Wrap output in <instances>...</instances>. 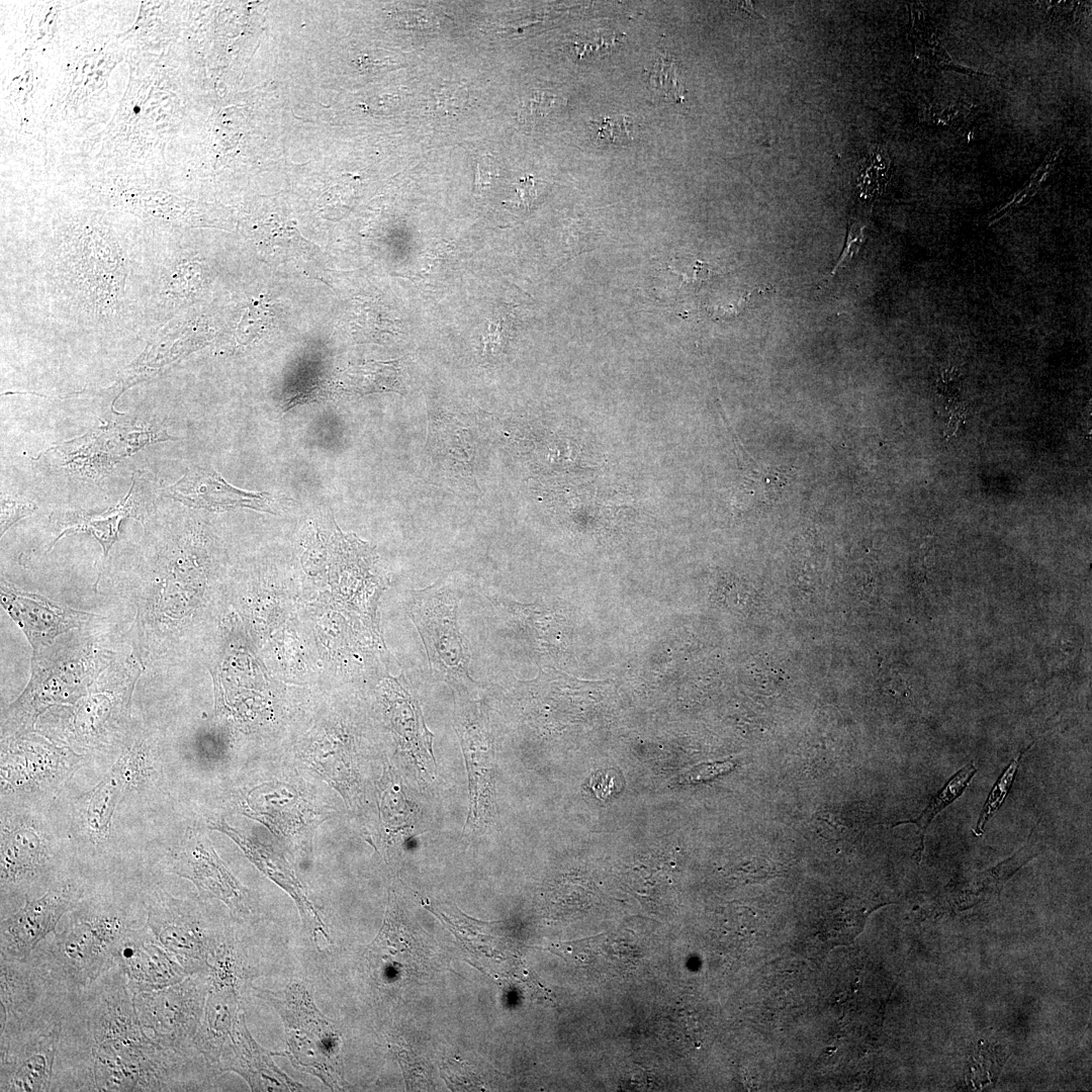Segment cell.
<instances>
[{
  "label": "cell",
  "mask_w": 1092,
  "mask_h": 1092,
  "mask_svg": "<svg viewBox=\"0 0 1092 1092\" xmlns=\"http://www.w3.org/2000/svg\"><path fill=\"white\" fill-rule=\"evenodd\" d=\"M497 177L498 168L495 160L488 155L482 156L476 164L475 188L477 191L490 186Z\"/></svg>",
  "instance_id": "83f0119b"
},
{
  "label": "cell",
  "mask_w": 1092,
  "mask_h": 1092,
  "mask_svg": "<svg viewBox=\"0 0 1092 1092\" xmlns=\"http://www.w3.org/2000/svg\"><path fill=\"white\" fill-rule=\"evenodd\" d=\"M0 595L3 609L22 630L33 654L53 644L57 636L81 628L96 616L19 589L3 579Z\"/></svg>",
  "instance_id": "ba28073f"
},
{
  "label": "cell",
  "mask_w": 1092,
  "mask_h": 1092,
  "mask_svg": "<svg viewBox=\"0 0 1092 1092\" xmlns=\"http://www.w3.org/2000/svg\"><path fill=\"white\" fill-rule=\"evenodd\" d=\"M140 673L138 662L129 658L104 671L101 678L98 676L76 709L74 727L77 734L99 737L111 725L110 720L115 722L123 716Z\"/></svg>",
  "instance_id": "30bf717a"
},
{
  "label": "cell",
  "mask_w": 1092,
  "mask_h": 1092,
  "mask_svg": "<svg viewBox=\"0 0 1092 1092\" xmlns=\"http://www.w3.org/2000/svg\"><path fill=\"white\" fill-rule=\"evenodd\" d=\"M733 767L731 762H715L710 764H703L696 767L686 776L680 778V782L684 783H696L703 780H708L716 777L720 774L728 771Z\"/></svg>",
  "instance_id": "f1b7e54d"
},
{
  "label": "cell",
  "mask_w": 1092,
  "mask_h": 1092,
  "mask_svg": "<svg viewBox=\"0 0 1092 1092\" xmlns=\"http://www.w3.org/2000/svg\"><path fill=\"white\" fill-rule=\"evenodd\" d=\"M389 702L392 723L400 736L420 753L433 757L432 737L427 730L421 708L407 690L397 680L389 681Z\"/></svg>",
  "instance_id": "d6986e66"
},
{
  "label": "cell",
  "mask_w": 1092,
  "mask_h": 1092,
  "mask_svg": "<svg viewBox=\"0 0 1092 1092\" xmlns=\"http://www.w3.org/2000/svg\"><path fill=\"white\" fill-rule=\"evenodd\" d=\"M139 477L140 482L138 476L134 475L132 486L123 502L103 515L87 516L82 512L60 513L56 518L60 533L53 545L64 535L85 531L92 534L99 541L103 548L104 557H106L110 547L117 539L120 521L128 516L144 521L145 514L149 512L145 508L150 505V502L145 500L147 495L142 493L144 487L142 484L145 477H142V475H139Z\"/></svg>",
  "instance_id": "9a60e30c"
},
{
  "label": "cell",
  "mask_w": 1092,
  "mask_h": 1092,
  "mask_svg": "<svg viewBox=\"0 0 1092 1092\" xmlns=\"http://www.w3.org/2000/svg\"><path fill=\"white\" fill-rule=\"evenodd\" d=\"M174 872L191 881L204 899H218L232 910L240 909L243 888L217 856L210 842L191 833L178 853Z\"/></svg>",
  "instance_id": "4fadbf2b"
},
{
  "label": "cell",
  "mask_w": 1092,
  "mask_h": 1092,
  "mask_svg": "<svg viewBox=\"0 0 1092 1092\" xmlns=\"http://www.w3.org/2000/svg\"><path fill=\"white\" fill-rule=\"evenodd\" d=\"M21 962L1 958V1031L24 1010L32 997L30 978Z\"/></svg>",
  "instance_id": "44dd1931"
},
{
  "label": "cell",
  "mask_w": 1092,
  "mask_h": 1092,
  "mask_svg": "<svg viewBox=\"0 0 1092 1092\" xmlns=\"http://www.w3.org/2000/svg\"><path fill=\"white\" fill-rule=\"evenodd\" d=\"M145 925L189 975L205 971L218 946L189 902L161 890L151 896Z\"/></svg>",
  "instance_id": "8992f818"
},
{
  "label": "cell",
  "mask_w": 1092,
  "mask_h": 1092,
  "mask_svg": "<svg viewBox=\"0 0 1092 1092\" xmlns=\"http://www.w3.org/2000/svg\"><path fill=\"white\" fill-rule=\"evenodd\" d=\"M1032 744L1033 743H1031L1027 748L1021 750L1018 755L1009 762V764L1006 766L1004 771L1001 774V776L993 786L981 811L976 827L973 830L975 836H982L987 822L1003 805L1013 785L1014 778L1020 764V760Z\"/></svg>",
  "instance_id": "603a6c76"
},
{
  "label": "cell",
  "mask_w": 1092,
  "mask_h": 1092,
  "mask_svg": "<svg viewBox=\"0 0 1092 1092\" xmlns=\"http://www.w3.org/2000/svg\"><path fill=\"white\" fill-rule=\"evenodd\" d=\"M534 184L532 182H528L526 180L520 182L518 191L521 199L525 204H529L532 202L534 196L532 192Z\"/></svg>",
  "instance_id": "f546056e"
},
{
  "label": "cell",
  "mask_w": 1092,
  "mask_h": 1092,
  "mask_svg": "<svg viewBox=\"0 0 1092 1092\" xmlns=\"http://www.w3.org/2000/svg\"><path fill=\"white\" fill-rule=\"evenodd\" d=\"M126 785L125 778L114 764L94 788L87 808L88 825L94 835L101 837L107 833L118 799Z\"/></svg>",
  "instance_id": "ffe728a7"
},
{
  "label": "cell",
  "mask_w": 1092,
  "mask_h": 1092,
  "mask_svg": "<svg viewBox=\"0 0 1092 1092\" xmlns=\"http://www.w3.org/2000/svg\"><path fill=\"white\" fill-rule=\"evenodd\" d=\"M358 385L365 392L393 389L396 372L393 364L371 363L357 371Z\"/></svg>",
  "instance_id": "cb8c5ba5"
},
{
  "label": "cell",
  "mask_w": 1092,
  "mask_h": 1092,
  "mask_svg": "<svg viewBox=\"0 0 1092 1092\" xmlns=\"http://www.w3.org/2000/svg\"><path fill=\"white\" fill-rule=\"evenodd\" d=\"M273 1053L262 1048L250 1034L244 1014L241 1012L229 1036L223 1042L216 1068L241 1075L253 1091H302L303 1085L280 1071L272 1057Z\"/></svg>",
  "instance_id": "8fae6325"
},
{
  "label": "cell",
  "mask_w": 1092,
  "mask_h": 1092,
  "mask_svg": "<svg viewBox=\"0 0 1092 1092\" xmlns=\"http://www.w3.org/2000/svg\"><path fill=\"white\" fill-rule=\"evenodd\" d=\"M207 984L184 979L172 986L133 995L138 1019L145 1032L161 1046L177 1051L195 1037L203 1011Z\"/></svg>",
  "instance_id": "5b68a950"
},
{
  "label": "cell",
  "mask_w": 1092,
  "mask_h": 1092,
  "mask_svg": "<svg viewBox=\"0 0 1092 1092\" xmlns=\"http://www.w3.org/2000/svg\"><path fill=\"white\" fill-rule=\"evenodd\" d=\"M129 928L115 910L81 909L47 946L48 970L71 986L92 983L114 964V948Z\"/></svg>",
  "instance_id": "3957f363"
},
{
  "label": "cell",
  "mask_w": 1092,
  "mask_h": 1092,
  "mask_svg": "<svg viewBox=\"0 0 1092 1092\" xmlns=\"http://www.w3.org/2000/svg\"><path fill=\"white\" fill-rule=\"evenodd\" d=\"M111 658L110 651L87 640L69 647L51 644L33 654L30 680L4 713L5 731L24 734L48 708L83 698Z\"/></svg>",
  "instance_id": "6da1fadb"
},
{
  "label": "cell",
  "mask_w": 1092,
  "mask_h": 1092,
  "mask_svg": "<svg viewBox=\"0 0 1092 1092\" xmlns=\"http://www.w3.org/2000/svg\"><path fill=\"white\" fill-rule=\"evenodd\" d=\"M353 181H341L331 186L321 197L322 207L331 210H342L352 205L355 197V184Z\"/></svg>",
  "instance_id": "484cf974"
},
{
  "label": "cell",
  "mask_w": 1092,
  "mask_h": 1092,
  "mask_svg": "<svg viewBox=\"0 0 1092 1092\" xmlns=\"http://www.w3.org/2000/svg\"><path fill=\"white\" fill-rule=\"evenodd\" d=\"M976 774L977 767L973 762L962 767L948 780L938 793L932 797L928 805L923 809L916 820L913 821L919 828L922 847L924 845V834L928 825L943 809L949 806L965 792Z\"/></svg>",
  "instance_id": "7402d4cb"
},
{
  "label": "cell",
  "mask_w": 1092,
  "mask_h": 1092,
  "mask_svg": "<svg viewBox=\"0 0 1092 1092\" xmlns=\"http://www.w3.org/2000/svg\"><path fill=\"white\" fill-rule=\"evenodd\" d=\"M162 494L191 508L225 511L240 507L275 513L271 494L236 488L209 468L188 469L176 483L165 487Z\"/></svg>",
  "instance_id": "7c38bea8"
},
{
  "label": "cell",
  "mask_w": 1092,
  "mask_h": 1092,
  "mask_svg": "<svg viewBox=\"0 0 1092 1092\" xmlns=\"http://www.w3.org/2000/svg\"><path fill=\"white\" fill-rule=\"evenodd\" d=\"M36 506L26 499L5 496L1 498V536L18 520L29 516Z\"/></svg>",
  "instance_id": "d4e9b609"
},
{
  "label": "cell",
  "mask_w": 1092,
  "mask_h": 1092,
  "mask_svg": "<svg viewBox=\"0 0 1092 1092\" xmlns=\"http://www.w3.org/2000/svg\"><path fill=\"white\" fill-rule=\"evenodd\" d=\"M460 593L446 585H432L413 596L411 617L426 646L433 670L447 679L469 678V651L457 625Z\"/></svg>",
  "instance_id": "277c9868"
},
{
  "label": "cell",
  "mask_w": 1092,
  "mask_h": 1092,
  "mask_svg": "<svg viewBox=\"0 0 1092 1092\" xmlns=\"http://www.w3.org/2000/svg\"><path fill=\"white\" fill-rule=\"evenodd\" d=\"M70 885L50 889L29 900L17 912L1 921V958L25 963L37 944L55 928L78 899Z\"/></svg>",
  "instance_id": "52a82bcc"
},
{
  "label": "cell",
  "mask_w": 1092,
  "mask_h": 1092,
  "mask_svg": "<svg viewBox=\"0 0 1092 1092\" xmlns=\"http://www.w3.org/2000/svg\"><path fill=\"white\" fill-rule=\"evenodd\" d=\"M113 960L132 995L172 986L189 976L146 925L127 930L114 948Z\"/></svg>",
  "instance_id": "9c48e42d"
},
{
  "label": "cell",
  "mask_w": 1092,
  "mask_h": 1092,
  "mask_svg": "<svg viewBox=\"0 0 1092 1092\" xmlns=\"http://www.w3.org/2000/svg\"><path fill=\"white\" fill-rule=\"evenodd\" d=\"M630 122L626 121V118H607L602 122H598L597 133L598 139L607 140L610 143H614L617 140L629 138L630 131L628 127Z\"/></svg>",
  "instance_id": "4316f807"
},
{
  "label": "cell",
  "mask_w": 1092,
  "mask_h": 1092,
  "mask_svg": "<svg viewBox=\"0 0 1092 1092\" xmlns=\"http://www.w3.org/2000/svg\"><path fill=\"white\" fill-rule=\"evenodd\" d=\"M236 989H208L204 1017L194 1037L209 1064L216 1066L223 1042L240 1016Z\"/></svg>",
  "instance_id": "e0dca14e"
},
{
  "label": "cell",
  "mask_w": 1092,
  "mask_h": 1092,
  "mask_svg": "<svg viewBox=\"0 0 1092 1092\" xmlns=\"http://www.w3.org/2000/svg\"><path fill=\"white\" fill-rule=\"evenodd\" d=\"M58 1024L19 1050H1V1091H48L60 1033Z\"/></svg>",
  "instance_id": "5bb4252c"
},
{
  "label": "cell",
  "mask_w": 1092,
  "mask_h": 1092,
  "mask_svg": "<svg viewBox=\"0 0 1092 1092\" xmlns=\"http://www.w3.org/2000/svg\"><path fill=\"white\" fill-rule=\"evenodd\" d=\"M38 835L27 828H18L2 835L1 885H17L30 881L42 863Z\"/></svg>",
  "instance_id": "ac0fdd59"
},
{
  "label": "cell",
  "mask_w": 1092,
  "mask_h": 1092,
  "mask_svg": "<svg viewBox=\"0 0 1092 1092\" xmlns=\"http://www.w3.org/2000/svg\"><path fill=\"white\" fill-rule=\"evenodd\" d=\"M10 762L2 763V782L14 786L43 782L59 774L68 753L38 737H21L13 742Z\"/></svg>",
  "instance_id": "2e32d148"
},
{
  "label": "cell",
  "mask_w": 1092,
  "mask_h": 1092,
  "mask_svg": "<svg viewBox=\"0 0 1092 1092\" xmlns=\"http://www.w3.org/2000/svg\"><path fill=\"white\" fill-rule=\"evenodd\" d=\"M257 990V995L271 1004L282 1019L287 1042L283 1056L331 1090H343L346 1082L340 1032L320 1011L308 988L302 983H291L279 991Z\"/></svg>",
  "instance_id": "7a4b0ae2"
}]
</instances>
